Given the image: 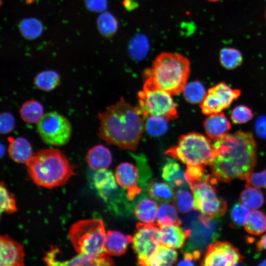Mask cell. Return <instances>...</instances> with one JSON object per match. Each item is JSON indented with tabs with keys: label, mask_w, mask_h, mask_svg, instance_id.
I'll list each match as a JSON object with an SVG mask.
<instances>
[{
	"label": "cell",
	"mask_w": 266,
	"mask_h": 266,
	"mask_svg": "<svg viewBox=\"0 0 266 266\" xmlns=\"http://www.w3.org/2000/svg\"><path fill=\"white\" fill-rule=\"evenodd\" d=\"M212 143L215 157L210 169L217 181L246 179L252 172L256 164L257 146L251 133H226L213 139Z\"/></svg>",
	"instance_id": "1"
},
{
	"label": "cell",
	"mask_w": 266,
	"mask_h": 266,
	"mask_svg": "<svg viewBox=\"0 0 266 266\" xmlns=\"http://www.w3.org/2000/svg\"><path fill=\"white\" fill-rule=\"evenodd\" d=\"M98 117V135L106 143L122 149L135 150L145 129V119L139 106H134L123 98L108 106Z\"/></svg>",
	"instance_id": "2"
},
{
	"label": "cell",
	"mask_w": 266,
	"mask_h": 266,
	"mask_svg": "<svg viewBox=\"0 0 266 266\" xmlns=\"http://www.w3.org/2000/svg\"><path fill=\"white\" fill-rule=\"evenodd\" d=\"M26 164L34 183L49 189L64 185L75 174L66 157L57 149L38 151Z\"/></svg>",
	"instance_id": "3"
},
{
	"label": "cell",
	"mask_w": 266,
	"mask_h": 266,
	"mask_svg": "<svg viewBox=\"0 0 266 266\" xmlns=\"http://www.w3.org/2000/svg\"><path fill=\"white\" fill-rule=\"evenodd\" d=\"M190 71V62L187 57L177 53L163 52L146 73L159 88L177 95L184 91Z\"/></svg>",
	"instance_id": "4"
},
{
	"label": "cell",
	"mask_w": 266,
	"mask_h": 266,
	"mask_svg": "<svg viewBox=\"0 0 266 266\" xmlns=\"http://www.w3.org/2000/svg\"><path fill=\"white\" fill-rule=\"evenodd\" d=\"M165 153L186 165L210 166L215 157L211 140L195 132L182 135L177 144L170 147Z\"/></svg>",
	"instance_id": "5"
},
{
	"label": "cell",
	"mask_w": 266,
	"mask_h": 266,
	"mask_svg": "<svg viewBox=\"0 0 266 266\" xmlns=\"http://www.w3.org/2000/svg\"><path fill=\"white\" fill-rule=\"evenodd\" d=\"M106 234L101 220L89 219L74 223L69 229L68 235L78 254L97 255L105 252Z\"/></svg>",
	"instance_id": "6"
},
{
	"label": "cell",
	"mask_w": 266,
	"mask_h": 266,
	"mask_svg": "<svg viewBox=\"0 0 266 266\" xmlns=\"http://www.w3.org/2000/svg\"><path fill=\"white\" fill-rule=\"evenodd\" d=\"M137 97L139 107L145 118L156 116L167 121L177 118V106L171 95L157 86L151 78L147 77Z\"/></svg>",
	"instance_id": "7"
},
{
	"label": "cell",
	"mask_w": 266,
	"mask_h": 266,
	"mask_svg": "<svg viewBox=\"0 0 266 266\" xmlns=\"http://www.w3.org/2000/svg\"><path fill=\"white\" fill-rule=\"evenodd\" d=\"M217 182L210 177L190 185L194 198V209L200 212V219L206 226L211 219L224 215L227 208L226 202L218 196L213 186Z\"/></svg>",
	"instance_id": "8"
},
{
	"label": "cell",
	"mask_w": 266,
	"mask_h": 266,
	"mask_svg": "<svg viewBox=\"0 0 266 266\" xmlns=\"http://www.w3.org/2000/svg\"><path fill=\"white\" fill-rule=\"evenodd\" d=\"M37 130L44 143L56 146L68 143L72 132L69 120L55 111L43 115L37 123Z\"/></svg>",
	"instance_id": "9"
},
{
	"label": "cell",
	"mask_w": 266,
	"mask_h": 266,
	"mask_svg": "<svg viewBox=\"0 0 266 266\" xmlns=\"http://www.w3.org/2000/svg\"><path fill=\"white\" fill-rule=\"evenodd\" d=\"M241 94L240 90L233 89L224 82L209 88L200 103L202 113L206 115L221 112L230 106Z\"/></svg>",
	"instance_id": "10"
},
{
	"label": "cell",
	"mask_w": 266,
	"mask_h": 266,
	"mask_svg": "<svg viewBox=\"0 0 266 266\" xmlns=\"http://www.w3.org/2000/svg\"><path fill=\"white\" fill-rule=\"evenodd\" d=\"M136 228L137 232L133 237L132 244L138 262L151 256L161 243L159 226L157 223H139L137 224Z\"/></svg>",
	"instance_id": "11"
},
{
	"label": "cell",
	"mask_w": 266,
	"mask_h": 266,
	"mask_svg": "<svg viewBox=\"0 0 266 266\" xmlns=\"http://www.w3.org/2000/svg\"><path fill=\"white\" fill-rule=\"evenodd\" d=\"M239 250L227 241H217L206 248L201 261L203 266H235L242 262Z\"/></svg>",
	"instance_id": "12"
},
{
	"label": "cell",
	"mask_w": 266,
	"mask_h": 266,
	"mask_svg": "<svg viewBox=\"0 0 266 266\" xmlns=\"http://www.w3.org/2000/svg\"><path fill=\"white\" fill-rule=\"evenodd\" d=\"M95 188L106 202L117 206L126 197L123 191H119L115 176L107 168L97 170L93 178Z\"/></svg>",
	"instance_id": "13"
},
{
	"label": "cell",
	"mask_w": 266,
	"mask_h": 266,
	"mask_svg": "<svg viewBox=\"0 0 266 266\" xmlns=\"http://www.w3.org/2000/svg\"><path fill=\"white\" fill-rule=\"evenodd\" d=\"M115 176L118 184L126 191L129 200H133L141 192V189L138 185V168L134 165L128 162L121 163L116 168Z\"/></svg>",
	"instance_id": "14"
},
{
	"label": "cell",
	"mask_w": 266,
	"mask_h": 266,
	"mask_svg": "<svg viewBox=\"0 0 266 266\" xmlns=\"http://www.w3.org/2000/svg\"><path fill=\"white\" fill-rule=\"evenodd\" d=\"M24 246L8 235L0 237V266H23L24 265Z\"/></svg>",
	"instance_id": "15"
},
{
	"label": "cell",
	"mask_w": 266,
	"mask_h": 266,
	"mask_svg": "<svg viewBox=\"0 0 266 266\" xmlns=\"http://www.w3.org/2000/svg\"><path fill=\"white\" fill-rule=\"evenodd\" d=\"M43 260L49 266H106L114 265L113 260L105 252L97 255L79 254L67 261H61L46 257L44 258Z\"/></svg>",
	"instance_id": "16"
},
{
	"label": "cell",
	"mask_w": 266,
	"mask_h": 266,
	"mask_svg": "<svg viewBox=\"0 0 266 266\" xmlns=\"http://www.w3.org/2000/svg\"><path fill=\"white\" fill-rule=\"evenodd\" d=\"M177 225H167L159 226L161 243L173 249L183 247L185 240L191 234L190 230H184Z\"/></svg>",
	"instance_id": "17"
},
{
	"label": "cell",
	"mask_w": 266,
	"mask_h": 266,
	"mask_svg": "<svg viewBox=\"0 0 266 266\" xmlns=\"http://www.w3.org/2000/svg\"><path fill=\"white\" fill-rule=\"evenodd\" d=\"M185 171L180 165L168 159L162 169V176L174 189H188L189 185L185 177Z\"/></svg>",
	"instance_id": "18"
},
{
	"label": "cell",
	"mask_w": 266,
	"mask_h": 266,
	"mask_svg": "<svg viewBox=\"0 0 266 266\" xmlns=\"http://www.w3.org/2000/svg\"><path fill=\"white\" fill-rule=\"evenodd\" d=\"M132 241L133 237L130 235H125L116 231H109L106 234L104 250L109 255L119 256L126 252Z\"/></svg>",
	"instance_id": "19"
},
{
	"label": "cell",
	"mask_w": 266,
	"mask_h": 266,
	"mask_svg": "<svg viewBox=\"0 0 266 266\" xmlns=\"http://www.w3.org/2000/svg\"><path fill=\"white\" fill-rule=\"evenodd\" d=\"M8 152L10 158L17 163L26 164L33 156L30 142L23 137L9 138Z\"/></svg>",
	"instance_id": "20"
},
{
	"label": "cell",
	"mask_w": 266,
	"mask_h": 266,
	"mask_svg": "<svg viewBox=\"0 0 266 266\" xmlns=\"http://www.w3.org/2000/svg\"><path fill=\"white\" fill-rule=\"evenodd\" d=\"M203 126L206 135L212 139L226 133L231 128V123L223 112L209 115Z\"/></svg>",
	"instance_id": "21"
},
{
	"label": "cell",
	"mask_w": 266,
	"mask_h": 266,
	"mask_svg": "<svg viewBox=\"0 0 266 266\" xmlns=\"http://www.w3.org/2000/svg\"><path fill=\"white\" fill-rule=\"evenodd\" d=\"M177 253L172 248L161 244L147 259L138 262L141 266H166L173 265L177 259Z\"/></svg>",
	"instance_id": "22"
},
{
	"label": "cell",
	"mask_w": 266,
	"mask_h": 266,
	"mask_svg": "<svg viewBox=\"0 0 266 266\" xmlns=\"http://www.w3.org/2000/svg\"><path fill=\"white\" fill-rule=\"evenodd\" d=\"M158 207L154 199L144 196L134 204L133 212L136 217L142 223H156Z\"/></svg>",
	"instance_id": "23"
},
{
	"label": "cell",
	"mask_w": 266,
	"mask_h": 266,
	"mask_svg": "<svg viewBox=\"0 0 266 266\" xmlns=\"http://www.w3.org/2000/svg\"><path fill=\"white\" fill-rule=\"evenodd\" d=\"M110 151L102 145L90 148L86 156V161L91 168L95 170L107 168L112 163Z\"/></svg>",
	"instance_id": "24"
},
{
	"label": "cell",
	"mask_w": 266,
	"mask_h": 266,
	"mask_svg": "<svg viewBox=\"0 0 266 266\" xmlns=\"http://www.w3.org/2000/svg\"><path fill=\"white\" fill-rule=\"evenodd\" d=\"M173 188L167 183L151 180L146 190L151 198L163 202H168L173 200L174 194Z\"/></svg>",
	"instance_id": "25"
},
{
	"label": "cell",
	"mask_w": 266,
	"mask_h": 266,
	"mask_svg": "<svg viewBox=\"0 0 266 266\" xmlns=\"http://www.w3.org/2000/svg\"><path fill=\"white\" fill-rule=\"evenodd\" d=\"M244 226L249 234L259 235L266 231V215L262 211L254 209L250 212Z\"/></svg>",
	"instance_id": "26"
},
{
	"label": "cell",
	"mask_w": 266,
	"mask_h": 266,
	"mask_svg": "<svg viewBox=\"0 0 266 266\" xmlns=\"http://www.w3.org/2000/svg\"><path fill=\"white\" fill-rule=\"evenodd\" d=\"M22 120L28 123H37L43 114L42 104L35 100H30L25 102L19 110Z\"/></svg>",
	"instance_id": "27"
},
{
	"label": "cell",
	"mask_w": 266,
	"mask_h": 266,
	"mask_svg": "<svg viewBox=\"0 0 266 266\" xmlns=\"http://www.w3.org/2000/svg\"><path fill=\"white\" fill-rule=\"evenodd\" d=\"M239 200L250 209H257L265 202L262 192L254 187L245 186V188L240 193Z\"/></svg>",
	"instance_id": "28"
},
{
	"label": "cell",
	"mask_w": 266,
	"mask_h": 266,
	"mask_svg": "<svg viewBox=\"0 0 266 266\" xmlns=\"http://www.w3.org/2000/svg\"><path fill=\"white\" fill-rule=\"evenodd\" d=\"M177 208L172 204L164 202L158 207L156 222L159 226L167 225H180L181 221L180 220Z\"/></svg>",
	"instance_id": "29"
},
{
	"label": "cell",
	"mask_w": 266,
	"mask_h": 266,
	"mask_svg": "<svg viewBox=\"0 0 266 266\" xmlns=\"http://www.w3.org/2000/svg\"><path fill=\"white\" fill-rule=\"evenodd\" d=\"M60 83L59 74L52 70H45L38 73L34 79V84L36 87L45 92L54 90Z\"/></svg>",
	"instance_id": "30"
},
{
	"label": "cell",
	"mask_w": 266,
	"mask_h": 266,
	"mask_svg": "<svg viewBox=\"0 0 266 266\" xmlns=\"http://www.w3.org/2000/svg\"><path fill=\"white\" fill-rule=\"evenodd\" d=\"M219 56L221 65L228 69L237 67L243 61L242 55L240 51L234 48H223L220 50Z\"/></svg>",
	"instance_id": "31"
},
{
	"label": "cell",
	"mask_w": 266,
	"mask_h": 266,
	"mask_svg": "<svg viewBox=\"0 0 266 266\" xmlns=\"http://www.w3.org/2000/svg\"><path fill=\"white\" fill-rule=\"evenodd\" d=\"M177 210L182 213L190 211L194 207L193 193L187 189H180L174 194L173 200Z\"/></svg>",
	"instance_id": "32"
},
{
	"label": "cell",
	"mask_w": 266,
	"mask_h": 266,
	"mask_svg": "<svg viewBox=\"0 0 266 266\" xmlns=\"http://www.w3.org/2000/svg\"><path fill=\"white\" fill-rule=\"evenodd\" d=\"M183 92L186 100L194 104L201 103L206 94L203 85L199 81L187 84Z\"/></svg>",
	"instance_id": "33"
},
{
	"label": "cell",
	"mask_w": 266,
	"mask_h": 266,
	"mask_svg": "<svg viewBox=\"0 0 266 266\" xmlns=\"http://www.w3.org/2000/svg\"><path fill=\"white\" fill-rule=\"evenodd\" d=\"M145 123V129L152 136L163 134L167 129V120L164 117L149 116Z\"/></svg>",
	"instance_id": "34"
},
{
	"label": "cell",
	"mask_w": 266,
	"mask_h": 266,
	"mask_svg": "<svg viewBox=\"0 0 266 266\" xmlns=\"http://www.w3.org/2000/svg\"><path fill=\"white\" fill-rule=\"evenodd\" d=\"M0 213L5 212L7 214H10L16 212L17 209L15 198L2 182L0 186Z\"/></svg>",
	"instance_id": "35"
},
{
	"label": "cell",
	"mask_w": 266,
	"mask_h": 266,
	"mask_svg": "<svg viewBox=\"0 0 266 266\" xmlns=\"http://www.w3.org/2000/svg\"><path fill=\"white\" fill-rule=\"evenodd\" d=\"M204 167L200 165H187L185 177L189 187L192 184L210 177Z\"/></svg>",
	"instance_id": "36"
},
{
	"label": "cell",
	"mask_w": 266,
	"mask_h": 266,
	"mask_svg": "<svg viewBox=\"0 0 266 266\" xmlns=\"http://www.w3.org/2000/svg\"><path fill=\"white\" fill-rule=\"evenodd\" d=\"M117 26L116 20L109 13H103L99 18V29L101 33L106 36H109L114 34L117 29Z\"/></svg>",
	"instance_id": "37"
},
{
	"label": "cell",
	"mask_w": 266,
	"mask_h": 266,
	"mask_svg": "<svg viewBox=\"0 0 266 266\" xmlns=\"http://www.w3.org/2000/svg\"><path fill=\"white\" fill-rule=\"evenodd\" d=\"M20 29L25 37L33 38L37 37L41 33L42 26L36 20L29 19L21 23Z\"/></svg>",
	"instance_id": "38"
},
{
	"label": "cell",
	"mask_w": 266,
	"mask_h": 266,
	"mask_svg": "<svg viewBox=\"0 0 266 266\" xmlns=\"http://www.w3.org/2000/svg\"><path fill=\"white\" fill-rule=\"evenodd\" d=\"M250 209L241 203L235 204L233 207L231 217L233 224L237 227L244 225L250 213Z\"/></svg>",
	"instance_id": "39"
},
{
	"label": "cell",
	"mask_w": 266,
	"mask_h": 266,
	"mask_svg": "<svg viewBox=\"0 0 266 266\" xmlns=\"http://www.w3.org/2000/svg\"><path fill=\"white\" fill-rule=\"evenodd\" d=\"M251 109L245 105H238L232 111L231 118L235 124H241L246 123L253 117Z\"/></svg>",
	"instance_id": "40"
},
{
	"label": "cell",
	"mask_w": 266,
	"mask_h": 266,
	"mask_svg": "<svg viewBox=\"0 0 266 266\" xmlns=\"http://www.w3.org/2000/svg\"><path fill=\"white\" fill-rule=\"evenodd\" d=\"M245 180V186L266 189V169L259 172H252Z\"/></svg>",
	"instance_id": "41"
},
{
	"label": "cell",
	"mask_w": 266,
	"mask_h": 266,
	"mask_svg": "<svg viewBox=\"0 0 266 266\" xmlns=\"http://www.w3.org/2000/svg\"><path fill=\"white\" fill-rule=\"evenodd\" d=\"M0 133L6 134L11 132L14 129L15 119L13 116L9 112H3L0 117Z\"/></svg>",
	"instance_id": "42"
},
{
	"label": "cell",
	"mask_w": 266,
	"mask_h": 266,
	"mask_svg": "<svg viewBox=\"0 0 266 266\" xmlns=\"http://www.w3.org/2000/svg\"><path fill=\"white\" fill-rule=\"evenodd\" d=\"M200 253L198 250L183 253L182 259L177 264V266H194L200 258Z\"/></svg>",
	"instance_id": "43"
},
{
	"label": "cell",
	"mask_w": 266,
	"mask_h": 266,
	"mask_svg": "<svg viewBox=\"0 0 266 266\" xmlns=\"http://www.w3.org/2000/svg\"><path fill=\"white\" fill-rule=\"evenodd\" d=\"M256 131L258 134L266 138V116L260 117L256 123Z\"/></svg>",
	"instance_id": "44"
},
{
	"label": "cell",
	"mask_w": 266,
	"mask_h": 266,
	"mask_svg": "<svg viewBox=\"0 0 266 266\" xmlns=\"http://www.w3.org/2000/svg\"><path fill=\"white\" fill-rule=\"evenodd\" d=\"M105 0H87V5L91 10H101L105 7Z\"/></svg>",
	"instance_id": "45"
},
{
	"label": "cell",
	"mask_w": 266,
	"mask_h": 266,
	"mask_svg": "<svg viewBox=\"0 0 266 266\" xmlns=\"http://www.w3.org/2000/svg\"><path fill=\"white\" fill-rule=\"evenodd\" d=\"M259 251L266 250V234L262 236L256 244Z\"/></svg>",
	"instance_id": "46"
},
{
	"label": "cell",
	"mask_w": 266,
	"mask_h": 266,
	"mask_svg": "<svg viewBox=\"0 0 266 266\" xmlns=\"http://www.w3.org/2000/svg\"><path fill=\"white\" fill-rule=\"evenodd\" d=\"M259 266H266V259L264 260L261 263H260Z\"/></svg>",
	"instance_id": "47"
},
{
	"label": "cell",
	"mask_w": 266,
	"mask_h": 266,
	"mask_svg": "<svg viewBox=\"0 0 266 266\" xmlns=\"http://www.w3.org/2000/svg\"><path fill=\"white\" fill-rule=\"evenodd\" d=\"M207 0L210 2H217V1H220V0Z\"/></svg>",
	"instance_id": "48"
},
{
	"label": "cell",
	"mask_w": 266,
	"mask_h": 266,
	"mask_svg": "<svg viewBox=\"0 0 266 266\" xmlns=\"http://www.w3.org/2000/svg\"><path fill=\"white\" fill-rule=\"evenodd\" d=\"M265 19H266V9L265 10Z\"/></svg>",
	"instance_id": "49"
}]
</instances>
